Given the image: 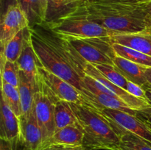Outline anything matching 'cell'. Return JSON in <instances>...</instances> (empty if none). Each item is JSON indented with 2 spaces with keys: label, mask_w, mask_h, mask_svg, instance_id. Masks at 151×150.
Instances as JSON below:
<instances>
[{
  "label": "cell",
  "mask_w": 151,
  "mask_h": 150,
  "mask_svg": "<svg viewBox=\"0 0 151 150\" xmlns=\"http://www.w3.org/2000/svg\"><path fill=\"white\" fill-rule=\"evenodd\" d=\"M29 38L41 67L72 84L83 94L87 63L69 43L44 24L30 26Z\"/></svg>",
  "instance_id": "6da1fadb"
},
{
  "label": "cell",
  "mask_w": 151,
  "mask_h": 150,
  "mask_svg": "<svg viewBox=\"0 0 151 150\" xmlns=\"http://www.w3.org/2000/svg\"><path fill=\"white\" fill-rule=\"evenodd\" d=\"M145 0H86L91 17L114 34L148 29Z\"/></svg>",
  "instance_id": "7a4b0ae2"
},
{
  "label": "cell",
  "mask_w": 151,
  "mask_h": 150,
  "mask_svg": "<svg viewBox=\"0 0 151 150\" xmlns=\"http://www.w3.org/2000/svg\"><path fill=\"white\" fill-rule=\"evenodd\" d=\"M70 104L83 132L84 146L119 147L120 137L98 109L84 101Z\"/></svg>",
  "instance_id": "3957f363"
},
{
  "label": "cell",
  "mask_w": 151,
  "mask_h": 150,
  "mask_svg": "<svg viewBox=\"0 0 151 150\" xmlns=\"http://www.w3.org/2000/svg\"><path fill=\"white\" fill-rule=\"evenodd\" d=\"M46 25L57 34L64 36L89 38L113 35L91 17L86 1L66 16Z\"/></svg>",
  "instance_id": "277c9868"
},
{
  "label": "cell",
  "mask_w": 151,
  "mask_h": 150,
  "mask_svg": "<svg viewBox=\"0 0 151 150\" xmlns=\"http://www.w3.org/2000/svg\"><path fill=\"white\" fill-rule=\"evenodd\" d=\"M61 36L69 43L87 63L94 66L114 65V60L116 54L111 36L89 38Z\"/></svg>",
  "instance_id": "5b68a950"
},
{
  "label": "cell",
  "mask_w": 151,
  "mask_h": 150,
  "mask_svg": "<svg viewBox=\"0 0 151 150\" xmlns=\"http://www.w3.org/2000/svg\"><path fill=\"white\" fill-rule=\"evenodd\" d=\"M58 99L39 80L38 91L34 96L33 108L35 117L40 126L44 140V144L48 142L55 131V106Z\"/></svg>",
  "instance_id": "8992f818"
},
{
  "label": "cell",
  "mask_w": 151,
  "mask_h": 150,
  "mask_svg": "<svg viewBox=\"0 0 151 150\" xmlns=\"http://www.w3.org/2000/svg\"><path fill=\"white\" fill-rule=\"evenodd\" d=\"M109 121L116 132L127 131L139 137L151 146V126L137 116L121 110L100 107L97 108Z\"/></svg>",
  "instance_id": "52a82bcc"
},
{
  "label": "cell",
  "mask_w": 151,
  "mask_h": 150,
  "mask_svg": "<svg viewBox=\"0 0 151 150\" xmlns=\"http://www.w3.org/2000/svg\"><path fill=\"white\" fill-rule=\"evenodd\" d=\"M38 74L39 80L58 100H65L73 103L86 101L81 91L60 76L41 66L38 68Z\"/></svg>",
  "instance_id": "ba28073f"
},
{
  "label": "cell",
  "mask_w": 151,
  "mask_h": 150,
  "mask_svg": "<svg viewBox=\"0 0 151 150\" xmlns=\"http://www.w3.org/2000/svg\"><path fill=\"white\" fill-rule=\"evenodd\" d=\"M1 139L8 145L10 150H17L19 145H22V130L21 119L18 117L1 99L0 116Z\"/></svg>",
  "instance_id": "9c48e42d"
},
{
  "label": "cell",
  "mask_w": 151,
  "mask_h": 150,
  "mask_svg": "<svg viewBox=\"0 0 151 150\" xmlns=\"http://www.w3.org/2000/svg\"><path fill=\"white\" fill-rule=\"evenodd\" d=\"M84 71H85V74L88 75L94 79H97L98 82H100L106 88H109L113 93L116 98L122 100L131 108L139 112L145 111V110L151 108V103L148 100L134 96L128 92H127L125 89L115 85L114 83L109 81L94 65L87 63Z\"/></svg>",
  "instance_id": "30bf717a"
},
{
  "label": "cell",
  "mask_w": 151,
  "mask_h": 150,
  "mask_svg": "<svg viewBox=\"0 0 151 150\" xmlns=\"http://www.w3.org/2000/svg\"><path fill=\"white\" fill-rule=\"evenodd\" d=\"M30 27L27 17L19 4L13 6L1 16L0 44L1 48L21 30Z\"/></svg>",
  "instance_id": "8fae6325"
},
{
  "label": "cell",
  "mask_w": 151,
  "mask_h": 150,
  "mask_svg": "<svg viewBox=\"0 0 151 150\" xmlns=\"http://www.w3.org/2000/svg\"><path fill=\"white\" fill-rule=\"evenodd\" d=\"M85 1L86 0H41L42 24L53 23Z\"/></svg>",
  "instance_id": "7c38bea8"
},
{
  "label": "cell",
  "mask_w": 151,
  "mask_h": 150,
  "mask_svg": "<svg viewBox=\"0 0 151 150\" xmlns=\"http://www.w3.org/2000/svg\"><path fill=\"white\" fill-rule=\"evenodd\" d=\"M23 150H38L44 145V140L37 121L34 108L28 118L21 117Z\"/></svg>",
  "instance_id": "4fadbf2b"
},
{
  "label": "cell",
  "mask_w": 151,
  "mask_h": 150,
  "mask_svg": "<svg viewBox=\"0 0 151 150\" xmlns=\"http://www.w3.org/2000/svg\"><path fill=\"white\" fill-rule=\"evenodd\" d=\"M16 64L19 71H22L33 84L34 86L38 90V84H39L38 68L40 66L41 67V66L35 54V50L32 47L29 35L27 38L23 51L19 60L16 62Z\"/></svg>",
  "instance_id": "5bb4252c"
},
{
  "label": "cell",
  "mask_w": 151,
  "mask_h": 150,
  "mask_svg": "<svg viewBox=\"0 0 151 150\" xmlns=\"http://www.w3.org/2000/svg\"><path fill=\"white\" fill-rule=\"evenodd\" d=\"M111 38L114 44L128 46L151 56V31L150 29L131 33L114 34Z\"/></svg>",
  "instance_id": "9a60e30c"
},
{
  "label": "cell",
  "mask_w": 151,
  "mask_h": 150,
  "mask_svg": "<svg viewBox=\"0 0 151 150\" xmlns=\"http://www.w3.org/2000/svg\"><path fill=\"white\" fill-rule=\"evenodd\" d=\"M83 95L86 99L85 102L89 103L96 108L106 107V108L121 110L133 115H137V113H140L139 111H137L128 107L122 100L109 94L100 92H91L88 90L84 89Z\"/></svg>",
  "instance_id": "2e32d148"
},
{
  "label": "cell",
  "mask_w": 151,
  "mask_h": 150,
  "mask_svg": "<svg viewBox=\"0 0 151 150\" xmlns=\"http://www.w3.org/2000/svg\"><path fill=\"white\" fill-rule=\"evenodd\" d=\"M114 66L128 81H131L142 88L147 84L145 74L146 66L137 64L117 55L114 60Z\"/></svg>",
  "instance_id": "e0dca14e"
},
{
  "label": "cell",
  "mask_w": 151,
  "mask_h": 150,
  "mask_svg": "<svg viewBox=\"0 0 151 150\" xmlns=\"http://www.w3.org/2000/svg\"><path fill=\"white\" fill-rule=\"evenodd\" d=\"M83 132L79 124H78L56 129L47 144L82 146L83 145Z\"/></svg>",
  "instance_id": "ac0fdd59"
},
{
  "label": "cell",
  "mask_w": 151,
  "mask_h": 150,
  "mask_svg": "<svg viewBox=\"0 0 151 150\" xmlns=\"http://www.w3.org/2000/svg\"><path fill=\"white\" fill-rule=\"evenodd\" d=\"M18 89L20 94L23 110V116L22 117L28 118L33 108L34 96L38 90L22 71H19V83Z\"/></svg>",
  "instance_id": "d6986e66"
},
{
  "label": "cell",
  "mask_w": 151,
  "mask_h": 150,
  "mask_svg": "<svg viewBox=\"0 0 151 150\" xmlns=\"http://www.w3.org/2000/svg\"><path fill=\"white\" fill-rule=\"evenodd\" d=\"M29 27L22 29L7 41L5 45L1 48V55L4 56L10 61L16 63L23 51L27 38L29 35Z\"/></svg>",
  "instance_id": "ffe728a7"
},
{
  "label": "cell",
  "mask_w": 151,
  "mask_h": 150,
  "mask_svg": "<svg viewBox=\"0 0 151 150\" xmlns=\"http://www.w3.org/2000/svg\"><path fill=\"white\" fill-rule=\"evenodd\" d=\"M55 122L56 129L79 124L71 107L70 102L65 100H58L56 101L55 106Z\"/></svg>",
  "instance_id": "44dd1931"
},
{
  "label": "cell",
  "mask_w": 151,
  "mask_h": 150,
  "mask_svg": "<svg viewBox=\"0 0 151 150\" xmlns=\"http://www.w3.org/2000/svg\"><path fill=\"white\" fill-rule=\"evenodd\" d=\"M1 99L18 117L21 118L23 116L20 94L18 88L1 80Z\"/></svg>",
  "instance_id": "7402d4cb"
},
{
  "label": "cell",
  "mask_w": 151,
  "mask_h": 150,
  "mask_svg": "<svg viewBox=\"0 0 151 150\" xmlns=\"http://www.w3.org/2000/svg\"><path fill=\"white\" fill-rule=\"evenodd\" d=\"M114 49L117 56L127 59L137 64L146 67H151V56L118 44H114Z\"/></svg>",
  "instance_id": "603a6c76"
},
{
  "label": "cell",
  "mask_w": 151,
  "mask_h": 150,
  "mask_svg": "<svg viewBox=\"0 0 151 150\" xmlns=\"http://www.w3.org/2000/svg\"><path fill=\"white\" fill-rule=\"evenodd\" d=\"M120 137L119 149L121 150H151V146L145 141L127 131L118 132Z\"/></svg>",
  "instance_id": "cb8c5ba5"
},
{
  "label": "cell",
  "mask_w": 151,
  "mask_h": 150,
  "mask_svg": "<svg viewBox=\"0 0 151 150\" xmlns=\"http://www.w3.org/2000/svg\"><path fill=\"white\" fill-rule=\"evenodd\" d=\"M1 59V80L7 83L13 85L16 88L19 87V69L16 63L7 60L4 56L0 54Z\"/></svg>",
  "instance_id": "d4e9b609"
},
{
  "label": "cell",
  "mask_w": 151,
  "mask_h": 150,
  "mask_svg": "<svg viewBox=\"0 0 151 150\" xmlns=\"http://www.w3.org/2000/svg\"><path fill=\"white\" fill-rule=\"evenodd\" d=\"M19 4L27 17L30 26L42 24L41 0H19Z\"/></svg>",
  "instance_id": "484cf974"
},
{
  "label": "cell",
  "mask_w": 151,
  "mask_h": 150,
  "mask_svg": "<svg viewBox=\"0 0 151 150\" xmlns=\"http://www.w3.org/2000/svg\"><path fill=\"white\" fill-rule=\"evenodd\" d=\"M96 68L111 82L125 90L128 79L119 72L114 65L101 64L95 65Z\"/></svg>",
  "instance_id": "4316f807"
},
{
  "label": "cell",
  "mask_w": 151,
  "mask_h": 150,
  "mask_svg": "<svg viewBox=\"0 0 151 150\" xmlns=\"http://www.w3.org/2000/svg\"><path fill=\"white\" fill-rule=\"evenodd\" d=\"M125 91L132 96H134L147 100V97H146L145 91L143 89L142 87L139 86V85H137V84L134 83V82H131V81H128L126 88H125Z\"/></svg>",
  "instance_id": "83f0119b"
},
{
  "label": "cell",
  "mask_w": 151,
  "mask_h": 150,
  "mask_svg": "<svg viewBox=\"0 0 151 150\" xmlns=\"http://www.w3.org/2000/svg\"><path fill=\"white\" fill-rule=\"evenodd\" d=\"M38 150H86L83 145L69 146L64 144H46Z\"/></svg>",
  "instance_id": "f1b7e54d"
},
{
  "label": "cell",
  "mask_w": 151,
  "mask_h": 150,
  "mask_svg": "<svg viewBox=\"0 0 151 150\" xmlns=\"http://www.w3.org/2000/svg\"><path fill=\"white\" fill-rule=\"evenodd\" d=\"M19 0H0L1 16H2L10 7L19 4Z\"/></svg>",
  "instance_id": "f546056e"
},
{
  "label": "cell",
  "mask_w": 151,
  "mask_h": 150,
  "mask_svg": "<svg viewBox=\"0 0 151 150\" xmlns=\"http://www.w3.org/2000/svg\"><path fill=\"white\" fill-rule=\"evenodd\" d=\"M85 148L86 150H121L119 147H85Z\"/></svg>",
  "instance_id": "4dcf8cb0"
},
{
  "label": "cell",
  "mask_w": 151,
  "mask_h": 150,
  "mask_svg": "<svg viewBox=\"0 0 151 150\" xmlns=\"http://www.w3.org/2000/svg\"><path fill=\"white\" fill-rule=\"evenodd\" d=\"M143 89H144L145 91L147 99L151 103V85L147 83L145 86L143 87Z\"/></svg>",
  "instance_id": "1f68e13d"
},
{
  "label": "cell",
  "mask_w": 151,
  "mask_h": 150,
  "mask_svg": "<svg viewBox=\"0 0 151 150\" xmlns=\"http://www.w3.org/2000/svg\"><path fill=\"white\" fill-rule=\"evenodd\" d=\"M145 74L146 79L147 80V83L151 85V67H145Z\"/></svg>",
  "instance_id": "d6a6232c"
},
{
  "label": "cell",
  "mask_w": 151,
  "mask_h": 150,
  "mask_svg": "<svg viewBox=\"0 0 151 150\" xmlns=\"http://www.w3.org/2000/svg\"><path fill=\"white\" fill-rule=\"evenodd\" d=\"M145 9L147 15V19L151 20V2L146 1L145 2Z\"/></svg>",
  "instance_id": "836d02e7"
},
{
  "label": "cell",
  "mask_w": 151,
  "mask_h": 150,
  "mask_svg": "<svg viewBox=\"0 0 151 150\" xmlns=\"http://www.w3.org/2000/svg\"><path fill=\"white\" fill-rule=\"evenodd\" d=\"M148 29L151 31V20H148Z\"/></svg>",
  "instance_id": "e575fe53"
},
{
  "label": "cell",
  "mask_w": 151,
  "mask_h": 150,
  "mask_svg": "<svg viewBox=\"0 0 151 150\" xmlns=\"http://www.w3.org/2000/svg\"><path fill=\"white\" fill-rule=\"evenodd\" d=\"M145 1H149V2H151V0H145Z\"/></svg>",
  "instance_id": "d590c367"
}]
</instances>
